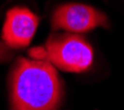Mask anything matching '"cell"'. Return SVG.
<instances>
[{
	"label": "cell",
	"mask_w": 124,
	"mask_h": 110,
	"mask_svg": "<svg viewBox=\"0 0 124 110\" xmlns=\"http://www.w3.org/2000/svg\"><path fill=\"white\" fill-rule=\"evenodd\" d=\"M98 26H108V18L99 9L80 3H68L58 7L51 18L52 30L86 33Z\"/></svg>",
	"instance_id": "obj_3"
},
{
	"label": "cell",
	"mask_w": 124,
	"mask_h": 110,
	"mask_svg": "<svg viewBox=\"0 0 124 110\" xmlns=\"http://www.w3.org/2000/svg\"><path fill=\"white\" fill-rule=\"evenodd\" d=\"M33 59L51 63L67 72H86L93 66L94 51L84 37L76 33L52 34L45 46L34 47L29 51Z\"/></svg>",
	"instance_id": "obj_2"
},
{
	"label": "cell",
	"mask_w": 124,
	"mask_h": 110,
	"mask_svg": "<svg viewBox=\"0 0 124 110\" xmlns=\"http://www.w3.org/2000/svg\"><path fill=\"white\" fill-rule=\"evenodd\" d=\"M39 24V17L26 7H13L7 12L3 26V42L11 49L29 46Z\"/></svg>",
	"instance_id": "obj_4"
},
{
	"label": "cell",
	"mask_w": 124,
	"mask_h": 110,
	"mask_svg": "<svg viewBox=\"0 0 124 110\" xmlns=\"http://www.w3.org/2000/svg\"><path fill=\"white\" fill-rule=\"evenodd\" d=\"M9 94L11 110H58L63 84L51 63L18 58L9 76Z\"/></svg>",
	"instance_id": "obj_1"
},
{
	"label": "cell",
	"mask_w": 124,
	"mask_h": 110,
	"mask_svg": "<svg viewBox=\"0 0 124 110\" xmlns=\"http://www.w3.org/2000/svg\"><path fill=\"white\" fill-rule=\"evenodd\" d=\"M12 58V49L8 47L4 42H0V63L7 62Z\"/></svg>",
	"instance_id": "obj_5"
}]
</instances>
